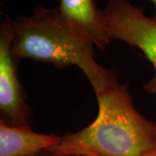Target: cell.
Masks as SVG:
<instances>
[{
	"label": "cell",
	"instance_id": "cell-1",
	"mask_svg": "<svg viewBox=\"0 0 156 156\" xmlns=\"http://www.w3.org/2000/svg\"><path fill=\"white\" fill-rule=\"evenodd\" d=\"M95 94L98 114L93 122L66 134L47 151L61 155L140 156L156 147V122L134 108L128 85L115 73Z\"/></svg>",
	"mask_w": 156,
	"mask_h": 156
},
{
	"label": "cell",
	"instance_id": "cell-2",
	"mask_svg": "<svg viewBox=\"0 0 156 156\" xmlns=\"http://www.w3.org/2000/svg\"><path fill=\"white\" fill-rule=\"evenodd\" d=\"M12 26L11 50L17 62H44L59 69L77 66L88 78L94 93L114 74L97 63L93 42L63 17L58 8L37 5L30 15L17 17Z\"/></svg>",
	"mask_w": 156,
	"mask_h": 156
},
{
	"label": "cell",
	"instance_id": "cell-3",
	"mask_svg": "<svg viewBox=\"0 0 156 156\" xmlns=\"http://www.w3.org/2000/svg\"><path fill=\"white\" fill-rule=\"evenodd\" d=\"M101 14L112 40H121L138 48L152 63L154 74L143 85V89L156 95V21L128 0H107Z\"/></svg>",
	"mask_w": 156,
	"mask_h": 156
},
{
	"label": "cell",
	"instance_id": "cell-4",
	"mask_svg": "<svg viewBox=\"0 0 156 156\" xmlns=\"http://www.w3.org/2000/svg\"><path fill=\"white\" fill-rule=\"evenodd\" d=\"M12 21L5 15L0 23V120L12 126H30L32 110L26 102L17 73L18 63L11 50Z\"/></svg>",
	"mask_w": 156,
	"mask_h": 156
},
{
	"label": "cell",
	"instance_id": "cell-5",
	"mask_svg": "<svg viewBox=\"0 0 156 156\" xmlns=\"http://www.w3.org/2000/svg\"><path fill=\"white\" fill-rule=\"evenodd\" d=\"M62 137L37 133L30 126H12L0 120V156H34L60 143Z\"/></svg>",
	"mask_w": 156,
	"mask_h": 156
},
{
	"label": "cell",
	"instance_id": "cell-6",
	"mask_svg": "<svg viewBox=\"0 0 156 156\" xmlns=\"http://www.w3.org/2000/svg\"><path fill=\"white\" fill-rule=\"evenodd\" d=\"M62 15L80 29L95 46L106 50L112 38L107 32L101 10L96 8L94 0H59Z\"/></svg>",
	"mask_w": 156,
	"mask_h": 156
},
{
	"label": "cell",
	"instance_id": "cell-7",
	"mask_svg": "<svg viewBox=\"0 0 156 156\" xmlns=\"http://www.w3.org/2000/svg\"><path fill=\"white\" fill-rule=\"evenodd\" d=\"M34 156H84V155H61V154H56L54 153H51L50 151H44V152H41L37 154Z\"/></svg>",
	"mask_w": 156,
	"mask_h": 156
},
{
	"label": "cell",
	"instance_id": "cell-8",
	"mask_svg": "<svg viewBox=\"0 0 156 156\" xmlns=\"http://www.w3.org/2000/svg\"><path fill=\"white\" fill-rule=\"evenodd\" d=\"M140 156H156V147H154L153 149L147 151V153L143 154L142 155H140Z\"/></svg>",
	"mask_w": 156,
	"mask_h": 156
},
{
	"label": "cell",
	"instance_id": "cell-9",
	"mask_svg": "<svg viewBox=\"0 0 156 156\" xmlns=\"http://www.w3.org/2000/svg\"><path fill=\"white\" fill-rule=\"evenodd\" d=\"M153 3H154V6H155V12H154V16L152 17V18L154 20V21H156V0H151Z\"/></svg>",
	"mask_w": 156,
	"mask_h": 156
}]
</instances>
